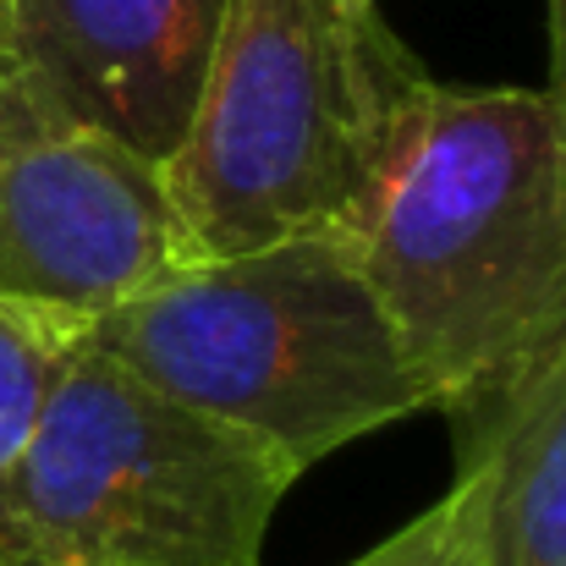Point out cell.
Instances as JSON below:
<instances>
[{"label": "cell", "mask_w": 566, "mask_h": 566, "mask_svg": "<svg viewBox=\"0 0 566 566\" xmlns=\"http://www.w3.org/2000/svg\"><path fill=\"white\" fill-rule=\"evenodd\" d=\"M342 231L434 412L468 418L566 325V105L429 77Z\"/></svg>", "instance_id": "6da1fadb"}, {"label": "cell", "mask_w": 566, "mask_h": 566, "mask_svg": "<svg viewBox=\"0 0 566 566\" xmlns=\"http://www.w3.org/2000/svg\"><path fill=\"white\" fill-rule=\"evenodd\" d=\"M423 83L379 0H226L203 94L160 166L188 264L347 226Z\"/></svg>", "instance_id": "3957f363"}, {"label": "cell", "mask_w": 566, "mask_h": 566, "mask_svg": "<svg viewBox=\"0 0 566 566\" xmlns=\"http://www.w3.org/2000/svg\"><path fill=\"white\" fill-rule=\"evenodd\" d=\"M220 17L226 0H11L0 72L166 166L203 94Z\"/></svg>", "instance_id": "8992f818"}, {"label": "cell", "mask_w": 566, "mask_h": 566, "mask_svg": "<svg viewBox=\"0 0 566 566\" xmlns=\"http://www.w3.org/2000/svg\"><path fill=\"white\" fill-rule=\"evenodd\" d=\"M6 22H11V0H0V61H6Z\"/></svg>", "instance_id": "8fae6325"}, {"label": "cell", "mask_w": 566, "mask_h": 566, "mask_svg": "<svg viewBox=\"0 0 566 566\" xmlns=\"http://www.w3.org/2000/svg\"><path fill=\"white\" fill-rule=\"evenodd\" d=\"M77 325L83 319L44 314V308L0 297V473L22 451L50 379L61 369L66 347L77 342Z\"/></svg>", "instance_id": "9c48e42d"}, {"label": "cell", "mask_w": 566, "mask_h": 566, "mask_svg": "<svg viewBox=\"0 0 566 566\" xmlns=\"http://www.w3.org/2000/svg\"><path fill=\"white\" fill-rule=\"evenodd\" d=\"M551 6V94L566 105V0H545Z\"/></svg>", "instance_id": "30bf717a"}, {"label": "cell", "mask_w": 566, "mask_h": 566, "mask_svg": "<svg viewBox=\"0 0 566 566\" xmlns=\"http://www.w3.org/2000/svg\"><path fill=\"white\" fill-rule=\"evenodd\" d=\"M490 490L495 473L484 457L457 462V484L434 506H423L412 523H401L390 539H379L375 551H364L347 566H495Z\"/></svg>", "instance_id": "ba28073f"}, {"label": "cell", "mask_w": 566, "mask_h": 566, "mask_svg": "<svg viewBox=\"0 0 566 566\" xmlns=\"http://www.w3.org/2000/svg\"><path fill=\"white\" fill-rule=\"evenodd\" d=\"M457 429V462L484 457L495 566H566V325Z\"/></svg>", "instance_id": "52a82bcc"}, {"label": "cell", "mask_w": 566, "mask_h": 566, "mask_svg": "<svg viewBox=\"0 0 566 566\" xmlns=\"http://www.w3.org/2000/svg\"><path fill=\"white\" fill-rule=\"evenodd\" d=\"M77 336L166 396L270 440L303 473L434 407L342 226L177 264L88 314Z\"/></svg>", "instance_id": "7a4b0ae2"}, {"label": "cell", "mask_w": 566, "mask_h": 566, "mask_svg": "<svg viewBox=\"0 0 566 566\" xmlns=\"http://www.w3.org/2000/svg\"><path fill=\"white\" fill-rule=\"evenodd\" d=\"M177 264L160 166L0 72V297L88 319Z\"/></svg>", "instance_id": "5b68a950"}, {"label": "cell", "mask_w": 566, "mask_h": 566, "mask_svg": "<svg viewBox=\"0 0 566 566\" xmlns=\"http://www.w3.org/2000/svg\"><path fill=\"white\" fill-rule=\"evenodd\" d=\"M297 479L270 440L77 336L0 473V566H259Z\"/></svg>", "instance_id": "277c9868"}]
</instances>
